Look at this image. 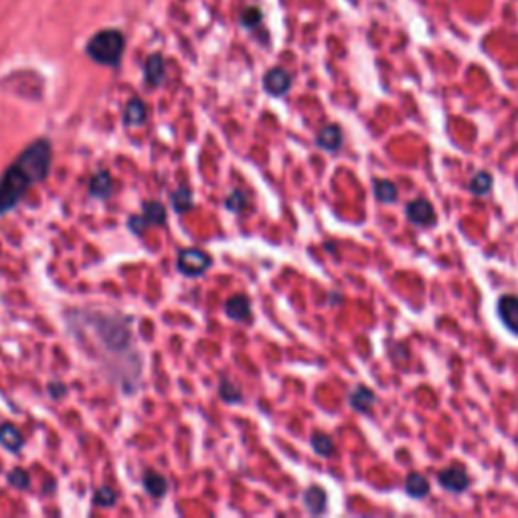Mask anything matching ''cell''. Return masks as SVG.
Segmentation results:
<instances>
[{"label":"cell","instance_id":"obj_1","mask_svg":"<svg viewBox=\"0 0 518 518\" xmlns=\"http://www.w3.org/2000/svg\"><path fill=\"white\" fill-rule=\"evenodd\" d=\"M53 160V148L49 140H37L23 150L0 179V217H4L23 201L35 182L47 179Z\"/></svg>","mask_w":518,"mask_h":518},{"label":"cell","instance_id":"obj_2","mask_svg":"<svg viewBox=\"0 0 518 518\" xmlns=\"http://www.w3.org/2000/svg\"><path fill=\"white\" fill-rule=\"evenodd\" d=\"M87 53L94 61H98L101 65H118L122 53H124V37L118 30H101L98 33L89 45H87Z\"/></svg>","mask_w":518,"mask_h":518},{"label":"cell","instance_id":"obj_3","mask_svg":"<svg viewBox=\"0 0 518 518\" xmlns=\"http://www.w3.org/2000/svg\"><path fill=\"white\" fill-rule=\"evenodd\" d=\"M210 266H213V259H210L209 253L203 252V249H196V247L182 249L179 253V259H176V269L181 271L182 276H188V278L203 276Z\"/></svg>","mask_w":518,"mask_h":518},{"label":"cell","instance_id":"obj_4","mask_svg":"<svg viewBox=\"0 0 518 518\" xmlns=\"http://www.w3.org/2000/svg\"><path fill=\"white\" fill-rule=\"evenodd\" d=\"M167 223V207L160 201H148L142 205V215H134L128 219V227L134 233H144L146 227L150 225H164Z\"/></svg>","mask_w":518,"mask_h":518},{"label":"cell","instance_id":"obj_5","mask_svg":"<svg viewBox=\"0 0 518 518\" xmlns=\"http://www.w3.org/2000/svg\"><path fill=\"white\" fill-rule=\"evenodd\" d=\"M405 215L409 223L420 225V227H432L437 221L434 205L427 198H415V201L407 203Z\"/></svg>","mask_w":518,"mask_h":518},{"label":"cell","instance_id":"obj_6","mask_svg":"<svg viewBox=\"0 0 518 518\" xmlns=\"http://www.w3.org/2000/svg\"><path fill=\"white\" fill-rule=\"evenodd\" d=\"M496 310H498V318L505 324L508 332H512L518 337V298L517 295H500L496 302Z\"/></svg>","mask_w":518,"mask_h":518},{"label":"cell","instance_id":"obj_7","mask_svg":"<svg viewBox=\"0 0 518 518\" xmlns=\"http://www.w3.org/2000/svg\"><path fill=\"white\" fill-rule=\"evenodd\" d=\"M437 482H439V486L444 490L454 492V494H462L470 486V476L463 472L462 468H448V470H441L437 474Z\"/></svg>","mask_w":518,"mask_h":518},{"label":"cell","instance_id":"obj_8","mask_svg":"<svg viewBox=\"0 0 518 518\" xmlns=\"http://www.w3.org/2000/svg\"><path fill=\"white\" fill-rule=\"evenodd\" d=\"M225 314L235 320V322H247L252 318V304H249V298L243 294L231 295L227 302H225Z\"/></svg>","mask_w":518,"mask_h":518},{"label":"cell","instance_id":"obj_9","mask_svg":"<svg viewBox=\"0 0 518 518\" xmlns=\"http://www.w3.org/2000/svg\"><path fill=\"white\" fill-rule=\"evenodd\" d=\"M290 85H292V77H290L288 71L283 69H271L264 77V87H266L267 94H271V96H283V94H288Z\"/></svg>","mask_w":518,"mask_h":518},{"label":"cell","instance_id":"obj_10","mask_svg":"<svg viewBox=\"0 0 518 518\" xmlns=\"http://www.w3.org/2000/svg\"><path fill=\"white\" fill-rule=\"evenodd\" d=\"M316 144L326 150V152H337L338 148L342 146V130L337 124H330V126H324L318 136H316Z\"/></svg>","mask_w":518,"mask_h":518},{"label":"cell","instance_id":"obj_11","mask_svg":"<svg viewBox=\"0 0 518 518\" xmlns=\"http://www.w3.org/2000/svg\"><path fill=\"white\" fill-rule=\"evenodd\" d=\"M0 446L9 451H21L23 448V434L18 432V427L13 423H2L0 425Z\"/></svg>","mask_w":518,"mask_h":518},{"label":"cell","instance_id":"obj_12","mask_svg":"<svg viewBox=\"0 0 518 518\" xmlns=\"http://www.w3.org/2000/svg\"><path fill=\"white\" fill-rule=\"evenodd\" d=\"M142 484H144V488L146 492L152 496V498H162L167 490H169V482H167V478L162 476V474H158L154 470H148L144 478H142Z\"/></svg>","mask_w":518,"mask_h":518},{"label":"cell","instance_id":"obj_13","mask_svg":"<svg viewBox=\"0 0 518 518\" xmlns=\"http://www.w3.org/2000/svg\"><path fill=\"white\" fill-rule=\"evenodd\" d=\"M326 502H328V496L320 486H310L308 490L304 492V506L308 508L310 514H322L326 510Z\"/></svg>","mask_w":518,"mask_h":518},{"label":"cell","instance_id":"obj_14","mask_svg":"<svg viewBox=\"0 0 518 518\" xmlns=\"http://www.w3.org/2000/svg\"><path fill=\"white\" fill-rule=\"evenodd\" d=\"M349 401L350 405L354 407L359 413H368L373 409V405H375L377 397H375V393L364 389V387H356V389H352V393H350Z\"/></svg>","mask_w":518,"mask_h":518},{"label":"cell","instance_id":"obj_15","mask_svg":"<svg viewBox=\"0 0 518 518\" xmlns=\"http://www.w3.org/2000/svg\"><path fill=\"white\" fill-rule=\"evenodd\" d=\"M112 176L108 172H98L91 179V182H89V195L94 196V198H108V196L112 195Z\"/></svg>","mask_w":518,"mask_h":518},{"label":"cell","instance_id":"obj_16","mask_svg":"<svg viewBox=\"0 0 518 518\" xmlns=\"http://www.w3.org/2000/svg\"><path fill=\"white\" fill-rule=\"evenodd\" d=\"M429 490H432L429 482L421 476V474H415V472H413V474L407 476L405 492L411 496V498H425V496H429Z\"/></svg>","mask_w":518,"mask_h":518},{"label":"cell","instance_id":"obj_17","mask_svg":"<svg viewBox=\"0 0 518 518\" xmlns=\"http://www.w3.org/2000/svg\"><path fill=\"white\" fill-rule=\"evenodd\" d=\"M373 191H375V196L377 201L385 203V205H393L399 196V191H397V184L393 181H383V179H377L373 182Z\"/></svg>","mask_w":518,"mask_h":518},{"label":"cell","instance_id":"obj_18","mask_svg":"<svg viewBox=\"0 0 518 518\" xmlns=\"http://www.w3.org/2000/svg\"><path fill=\"white\" fill-rule=\"evenodd\" d=\"M124 122L126 126H142L146 122V106L142 99H130L124 113Z\"/></svg>","mask_w":518,"mask_h":518},{"label":"cell","instance_id":"obj_19","mask_svg":"<svg viewBox=\"0 0 518 518\" xmlns=\"http://www.w3.org/2000/svg\"><path fill=\"white\" fill-rule=\"evenodd\" d=\"M146 81L150 85H158L162 81V77H164V61H162V57L160 55H152L148 59V63H146Z\"/></svg>","mask_w":518,"mask_h":518},{"label":"cell","instance_id":"obj_20","mask_svg":"<svg viewBox=\"0 0 518 518\" xmlns=\"http://www.w3.org/2000/svg\"><path fill=\"white\" fill-rule=\"evenodd\" d=\"M492 174L490 172H486V170H480L476 172V176L472 179L470 182V193L474 196H484L488 195L492 191Z\"/></svg>","mask_w":518,"mask_h":518},{"label":"cell","instance_id":"obj_21","mask_svg":"<svg viewBox=\"0 0 518 518\" xmlns=\"http://www.w3.org/2000/svg\"><path fill=\"white\" fill-rule=\"evenodd\" d=\"M193 205H195L193 203V195H191V191L186 186H181L179 191L172 193V209L176 210L179 215L193 209Z\"/></svg>","mask_w":518,"mask_h":518},{"label":"cell","instance_id":"obj_22","mask_svg":"<svg viewBox=\"0 0 518 518\" xmlns=\"http://www.w3.org/2000/svg\"><path fill=\"white\" fill-rule=\"evenodd\" d=\"M312 448L316 454H320L324 458H330L334 454V444L328 435L324 434H314L312 435Z\"/></svg>","mask_w":518,"mask_h":518},{"label":"cell","instance_id":"obj_23","mask_svg":"<svg viewBox=\"0 0 518 518\" xmlns=\"http://www.w3.org/2000/svg\"><path fill=\"white\" fill-rule=\"evenodd\" d=\"M116 500H118V494H116V490H112L110 486L99 488V490L96 492V496H94V505L96 506H113L116 505Z\"/></svg>","mask_w":518,"mask_h":518},{"label":"cell","instance_id":"obj_24","mask_svg":"<svg viewBox=\"0 0 518 518\" xmlns=\"http://www.w3.org/2000/svg\"><path fill=\"white\" fill-rule=\"evenodd\" d=\"M219 393H221V397H223L225 401H229V403H235V401H241V393L235 385H231L227 378L221 381V385H219Z\"/></svg>","mask_w":518,"mask_h":518},{"label":"cell","instance_id":"obj_25","mask_svg":"<svg viewBox=\"0 0 518 518\" xmlns=\"http://www.w3.org/2000/svg\"><path fill=\"white\" fill-rule=\"evenodd\" d=\"M9 482H11V486H14V488L25 490V488H28V484H30V478H28V474L25 470L16 468V470H13V472L9 474Z\"/></svg>","mask_w":518,"mask_h":518},{"label":"cell","instance_id":"obj_26","mask_svg":"<svg viewBox=\"0 0 518 518\" xmlns=\"http://www.w3.org/2000/svg\"><path fill=\"white\" fill-rule=\"evenodd\" d=\"M243 207H245V196L241 195V193H231V196L227 198V209L239 213Z\"/></svg>","mask_w":518,"mask_h":518}]
</instances>
